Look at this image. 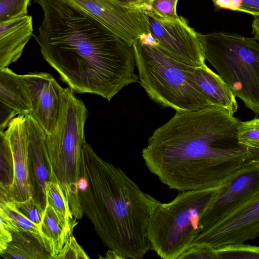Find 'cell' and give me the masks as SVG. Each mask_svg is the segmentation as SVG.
<instances>
[{
	"instance_id": "6da1fadb",
	"label": "cell",
	"mask_w": 259,
	"mask_h": 259,
	"mask_svg": "<svg viewBox=\"0 0 259 259\" xmlns=\"http://www.w3.org/2000/svg\"><path fill=\"white\" fill-rule=\"evenodd\" d=\"M240 121L220 106L177 111L148 139L145 164L171 189L221 187L259 158L239 144Z\"/></svg>"
},
{
	"instance_id": "7a4b0ae2",
	"label": "cell",
	"mask_w": 259,
	"mask_h": 259,
	"mask_svg": "<svg viewBox=\"0 0 259 259\" xmlns=\"http://www.w3.org/2000/svg\"><path fill=\"white\" fill-rule=\"evenodd\" d=\"M43 12L34 35L45 60L74 92L111 99L139 81L132 47L69 0H34Z\"/></svg>"
},
{
	"instance_id": "3957f363",
	"label": "cell",
	"mask_w": 259,
	"mask_h": 259,
	"mask_svg": "<svg viewBox=\"0 0 259 259\" xmlns=\"http://www.w3.org/2000/svg\"><path fill=\"white\" fill-rule=\"evenodd\" d=\"M80 177L88 184L79 191L83 213L104 244L123 258H143L151 249L149 220L161 202L144 192L121 168L103 160L85 140Z\"/></svg>"
},
{
	"instance_id": "277c9868",
	"label": "cell",
	"mask_w": 259,
	"mask_h": 259,
	"mask_svg": "<svg viewBox=\"0 0 259 259\" xmlns=\"http://www.w3.org/2000/svg\"><path fill=\"white\" fill-rule=\"evenodd\" d=\"M88 111L70 87L64 89L55 127L46 134L45 147L50 169L49 181L58 183L73 217L81 219V207L78 181L81 150Z\"/></svg>"
},
{
	"instance_id": "5b68a950",
	"label": "cell",
	"mask_w": 259,
	"mask_h": 259,
	"mask_svg": "<svg viewBox=\"0 0 259 259\" xmlns=\"http://www.w3.org/2000/svg\"><path fill=\"white\" fill-rule=\"evenodd\" d=\"M140 83L150 99L176 111L213 106L201 93L194 66L180 62L140 39L132 46Z\"/></svg>"
},
{
	"instance_id": "8992f818",
	"label": "cell",
	"mask_w": 259,
	"mask_h": 259,
	"mask_svg": "<svg viewBox=\"0 0 259 259\" xmlns=\"http://www.w3.org/2000/svg\"><path fill=\"white\" fill-rule=\"evenodd\" d=\"M221 187L182 191L170 202L161 203L149 222L147 237L163 259H176L194 242L201 217Z\"/></svg>"
},
{
	"instance_id": "52a82bcc",
	"label": "cell",
	"mask_w": 259,
	"mask_h": 259,
	"mask_svg": "<svg viewBox=\"0 0 259 259\" xmlns=\"http://www.w3.org/2000/svg\"><path fill=\"white\" fill-rule=\"evenodd\" d=\"M205 60L245 106L259 115V44L225 31L199 34Z\"/></svg>"
},
{
	"instance_id": "ba28073f",
	"label": "cell",
	"mask_w": 259,
	"mask_h": 259,
	"mask_svg": "<svg viewBox=\"0 0 259 259\" xmlns=\"http://www.w3.org/2000/svg\"><path fill=\"white\" fill-rule=\"evenodd\" d=\"M143 12L150 32L159 49L169 57L192 66L205 64L199 33L189 26L185 18L180 16L178 19L170 20Z\"/></svg>"
},
{
	"instance_id": "9c48e42d",
	"label": "cell",
	"mask_w": 259,
	"mask_h": 259,
	"mask_svg": "<svg viewBox=\"0 0 259 259\" xmlns=\"http://www.w3.org/2000/svg\"><path fill=\"white\" fill-rule=\"evenodd\" d=\"M82 8L130 46L150 33L143 11L114 0H69Z\"/></svg>"
},
{
	"instance_id": "30bf717a",
	"label": "cell",
	"mask_w": 259,
	"mask_h": 259,
	"mask_svg": "<svg viewBox=\"0 0 259 259\" xmlns=\"http://www.w3.org/2000/svg\"><path fill=\"white\" fill-rule=\"evenodd\" d=\"M258 194L259 161L246 167L230 182L220 188L216 198L200 219L198 234L208 229Z\"/></svg>"
},
{
	"instance_id": "8fae6325",
	"label": "cell",
	"mask_w": 259,
	"mask_h": 259,
	"mask_svg": "<svg viewBox=\"0 0 259 259\" xmlns=\"http://www.w3.org/2000/svg\"><path fill=\"white\" fill-rule=\"evenodd\" d=\"M259 236V194L221 221L197 235L194 243L215 249L243 243Z\"/></svg>"
},
{
	"instance_id": "7c38bea8",
	"label": "cell",
	"mask_w": 259,
	"mask_h": 259,
	"mask_svg": "<svg viewBox=\"0 0 259 259\" xmlns=\"http://www.w3.org/2000/svg\"><path fill=\"white\" fill-rule=\"evenodd\" d=\"M23 75L31 95L32 110L29 115L47 134H50L56 124L64 89L47 72H29Z\"/></svg>"
},
{
	"instance_id": "4fadbf2b",
	"label": "cell",
	"mask_w": 259,
	"mask_h": 259,
	"mask_svg": "<svg viewBox=\"0 0 259 259\" xmlns=\"http://www.w3.org/2000/svg\"><path fill=\"white\" fill-rule=\"evenodd\" d=\"M4 133L13 154L14 178L9 193L21 202L33 197L28 167L27 134L25 115H18L9 123Z\"/></svg>"
},
{
	"instance_id": "5bb4252c",
	"label": "cell",
	"mask_w": 259,
	"mask_h": 259,
	"mask_svg": "<svg viewBox=\"0 0 259 259\" xmlns=\"http://www.w3.org/2000/svg\"><path fill=\"white\" fill-rule=\"evenodd\" d=\"M25 116L29 173L33 197L45 210L46 185L50 175L45 144L46 133L29 114Z\"/></svg>"
},
{
	"instance_id": "9a60e30c",
	"label": "cell",
	"mask_w": 259,
	"mask_h": 259,
	"mask_svg": "<svg viewBox=\"0 0 259 259\" xmlns=\"http://www.w3.org/2000/svg\"><path fill=\"white\" fill-rule=\"evenodd\" d=\"M33 30L31 15L0 22V69L18 61L31 38Z\"/></svg>"
},
{
	"instance_id": "2e32d148",
	"label": "cell",
	"mask_w": 259,
	"mask_h": 259,
	"mask_svg": "<svg viewBox=\"0 0 259 259\" xmlns=\"http://www.w3.org/2000/svg\"><path fill=\"white\" fill-rule=\"evenodd\" d=\"M0 107L16 116L30 114L32 101L30 89L23 75L7 67L0 69Z\"/></svg>"
},
{
	"instance_id": "e0dca14e",
	"label": "cell",
	"mask_w": 259,
	"mask_h": 259,
	"mask_svg": "<svg viewBox=\"0 0 259 259\" xmlns=\"http://www.w3.org/2000/svg\"><path fill=\"white\" fill-rule=\"evenodd\" d=\"M194 76L201 93L211 105L223 107L233 115L238 109L236 96L222 77L212 71L206 64L195 67Z\"/></svg>"
},
{
	"instance_id": "ac0fdd59",
	"label": "cell",
	"mask_w": 259,
	"mask_h": 259,
	"mask_svg": "<svg viewBox=\"0 0 259 259\" xmlns=\"http://www.w3.org/2000/svg\"><path fill=\"white\" fill-rule=\"evenodd\" d=\"M12 240L0 253L7 259H51L42 237L26 232H12Z\"/></svg>"
},
{
	"instance_id": "d6986e66",
	"label": "cell",
	"mask_w": 259,
	"mask_h": 259,
	"mask_svg": "<svg viewBox=\"0 0 259 259\" xmlns=\"http://www.w3.org/2000/svg\"><path fill=\"white\" fill-rule=\"evenodd\" d=\"M40 232L51 259H55L71 235L66 230L54 208L48 203L44 210Z\"/></svg>"
},
{
	"instance_id": "ffe728a7",
	"label": "cell",
	"mask_w": 259,
	"mask_h": 259,
	"mask_svg": "<svg viewBox=\"0 0 259 259\" xmlns=\"http://www.w3.org/2000/svg\"><path fill=\"white\" fill-rule=\"evenodd\" d=\"M47 203L54 209L68 233L71 235L77 222L73 216L58 183L48 181L46 185Z\"/></svg>"
},
{
	"instance_id": "44dd1931",
	"label": "cell",
	"mask_w": 259,
	"mask_h": 259,
	"mask_svg": "<svg viewBox=\"0 0 259 259\" xmlns=\"http://www.w3.org/2000/svg\"><path fill=\"white\" fill-rule=\"evenodd\" d=\"M0 208L12 219L20 231L41 237L39 227L29 220L18 209L15 200L7 191L3 189H1Z\"/></svg>"
},
{
	"instance_id": "7402d4cb",
	"label": "cell",
	"mask_w": 259,
	"mask_h": 259,
	"mask_svg": "<svg viewBox=\"0 0 259 259\" xmlns=\"http://www.w3.org/2000/svg\"><path fill=\"white\" fill-rule=\"evenodd\" d=\"M0 186L9 192L14 178L13 158L9 142L4 132H0Z\"/></svg>"
},
{
	"instance_id": "603a6c76",
	"label": "cell",
	"mask_w": 259,
	"mask_h": 259,
	"mask_svg": "<svg viewBox=\"0 0 259 259\" xmlns=\"http://www.w3.org/2000/svg\"><path fill=\"white\" fill-rule=\"evenodd\" d=\"M178 0H142L135 6L143 11L151 13L160 17L175 20L180 18L177 13Z\"/></svg>"
},
{
	"instance_id": "cb8c5ba5",
	"label": "cell",
	"mask_w": 259,
	"mask_h": 259,
	"mask_svg": "<svg viewBox=\"0 0 259 259\" xmlns=\"http://www.w3.org/2000/svg\"><path fill=\"white\" fill-rule=\"evenodd\" d=\"M237 138L242 146L259 151V118L241 121L238 127Z\"/></svg>"
},
{
	"instance_id": "d4e9b609",
	"label": "cell",
	"mask_w": 259,
	"mask_h": 259,
	"mask_svg": "<svg viewBox=\"0 0 259 259\" xmlns=\"http://www.w3.org/2000/svg\"><path fill=\"white\" fill-rule=\"evenodd\" d=\"M217 259H259V247L243 243L215 249Z\"/></svg>"
},
{
	"instance_id": "484cf974",
	"label": "cell",
	"mask_w": 259,
	"mask_h": 259,
	"mask_svg": "<svg viewBox=\"0 0 259 259\" xmlns=\"http://www.w3.org/2000/svg\"><path fill=\"white\" fill-rule=\"evenodd\" d=\"M215 11L227 10L259 17V0H211Z\"/></svg>"
},
{
	"instance_id": "4316f807",
	"label": "cell",
	"mask_w": 259,
	"mask_h": 259,
	"mask_svg": "<svg viewBox=\"0 0 259 259\" xmlns=\"http://www.w3.org/2000/svg\"><path fill=\"white\" fill-rule=\"evenodd\" d=\"M31 0H0V22L27 15Z\"/></svg>"
},
{
	"instance_id": "83f0119b",
	"label": "cell",
	"mask_w": 259,
	"mask_h": 259,
	"mask_svg": "<svg viewBox=\"0 0 259 259\" xmlns=\"http://www.w3.org/2000/svg\"><path fill=\"white\" fill-rule=\"evenodd\" d=\"M18 209L31 222L38 225L39 228L42 221L44 210L33 197L18 202L15 201Z\"/></svg>"
},
{
	"instance_id": "f1b7e54d",
	"label": "cell",
	"mask_w": 259,
	"mask_h": 259,
	"mask_svg": "<svg viewBox=\"0 0 259 259\" xmlns=\"http://www.w3.org/2000/svg\"><path fill=\"white\" fill-rule=\"evenodd\" d=\"M182 258L217 259L215 249L202 243H193L178 257Z\"/></svg>"
},
{
	"instance_id": "f546056e",
	"label": "cell",
	"mask_w": 259,
	"mask_h": 259,
	"mask_svg": "<svg viewBox=\"0 0 259 259\" xmlns=\"http://www.w3.org/2000/svg\"><path fill=\"white\" fill-rule=\"evenodd\" d=\"M87 259L89 258L82 248L71 235L55 259Z\"/></svg>"
},
{
	"instance_id": "4dcf8cb0",
	"label": "cell",
	"mask_w": 259,
	"mask_h": 259,
	"mask_svg": "<svg viewBox=\"0 0 259 259\" xmlns=\"http://www.w3.org/2000/svg\"><path fill=\"white\" fill-rule=\"evenodd\" d=\"M12 240V234L5 226H0V253L7 247L8 244Z\"/></svg>"
},
{
	"instance_id": "1f68e13d",
	"label": "cell",
	"mask_w": 259,
	"mask_h": 259,
	"mask_svg": "<svg viewBox=\"0 0 259 259\" xmlns=\"http://www.w3.org/2000/svg\"><path fill=\"white\" fill-rule=\"evenodd\" d=\"M251 27L254 38L259 41V17H254L252 22Z\"/></svg>"
},
{
	"instance_id": "d6a6232c",
	"label": "cell",
	"mask_w": 259,
	"mask_h": 259,
	"mask_svg": "<svg viewBox=\"0 0 259 259\" xmlns=\"http://www.w3.org/2000/svg\"><path fill=\"white\" fill-rule=\"evenodd\" d=\"M88 181L87 179L83 177H80L78 181V188L79 191H84L88 187Z\"/></svg>"
},
{
	"instance_id": "836d02e7",
	"label": "cell",
	"mask_w": 259,
	"mask_h": 259,
	"mask_svg": "<svg viewBox=\"0 0 259 259\" xmlns=\"http://www.w3.org/2000/svg\"><path fill=\"white\" fill-rule=\"evenodd\" d=\"M119 2L128 4L133 6H136L139 4L142 0H114Z\"/></svg>"
}]
</instances>
